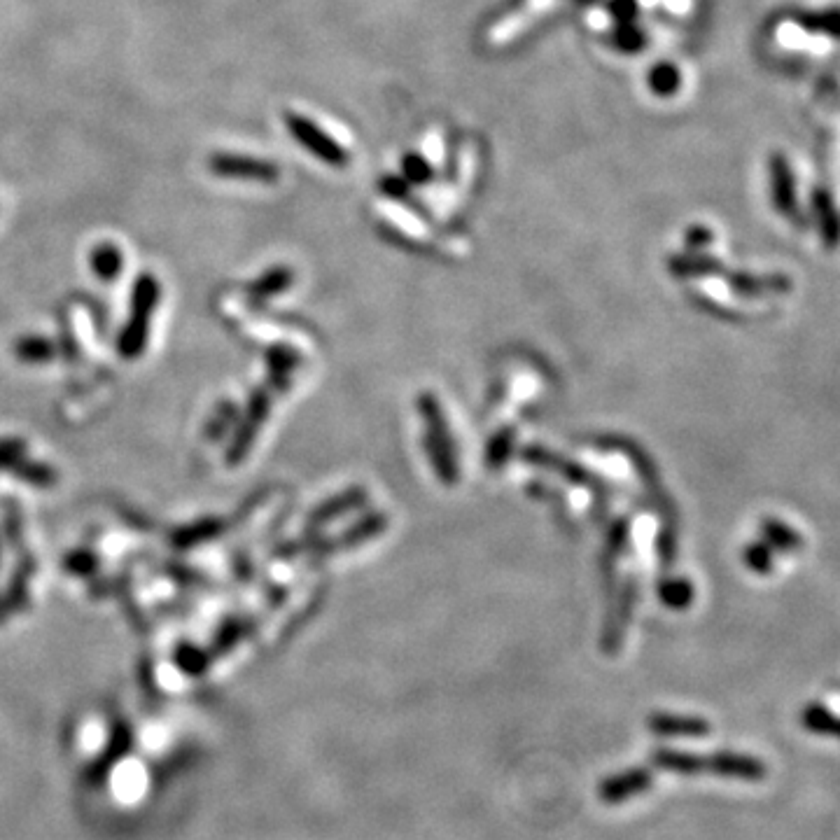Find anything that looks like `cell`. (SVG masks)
<instances>
[{
  "instance_id": "6da1fadb",
  "label": "cell",
  "mask_w": 840,
  "mask_h": 840,
  "mask_svg": "<svg viewBox=\"0 0 840 840\" xmlns=\"http://www.w3.org/2000/svg\"><path fill=\"white\" fill-rule=\"evenodd\" d=\"M283 122L290 131V136L306 147L308 152L315 154V157L325 161V164L332 166H343L348 161V154L343 147L336 143L334 138H329L325 131L320 129L318 124H313L311 119L299 115V112L287 110L283 115Z\"/></svg>"
},
{
  "instance_id": "7a4b0ae2",
  "label": "cell",
  "mask_w": 840,
  "mask_h": 840,
  "mask_svg": "<svg viewBox=\"0 0 840 840\" xmlns=\"http://www.w3.org/2000/svg\"><path fill=\"white\" fill-rule=\"evenodd\" d=\"M210 173L217 178L234 180H257V182H276L280 178V168L273 161L245 157V154L215 152L208 157Z\"/></svg>"
},
{
  "instance_id": "3957f363",
  "label": "cell",
  "mask_w": 840,
  "mask_h": 840,
  "mask_svg": "<svg viewBox=\"0 0 840 840\" xmlns=\"http://www.w3.org/2000/svg\"><path fill=\"white\" fill-rule=\"evenodd\" d=\"M705 773H712L717 777H731V780L759 782L768 775V768L766 763L756 759V756L738 752H717L712 756H705Z\"/></svg>"
},
{
  "instance_id": "277c9868",
  "label": "cell",
  "mask_w": 840,
  "mask_h": 840,
  "mask_svg": "<svg viewBox=\"0 0 840 840\" xmlns=\"http://www.w3.org/2000/svg\"><path fill=\"white\" fill-rule=\"evenodd\" d=\"M651 787V773L647 768H630L626 773L609 777L600 784L598 796L609 805L623 803L628 798L640 796Z\"/></svg>"
},
{
  "instance_id": "5b68a950",
  "label": "cell",
  "mask_w": 840,
  "mask_h": 840,
  "mask_svg": "<svg viewBox=\"0 0 840 840\" xmlns=\"http://www.w3.org/2000/svg\"><path fill=\"white\" fill-rule=\"evenodd\" d=\"M649 731L672 738H703L712 731L710 724L700 717H682V714H654L649 717Z\"/></svg>"
},
{
  "instance_id": "8992f818",
  "label": "cell",
  "mask_w": 840,
  "mask_h": 840,
  "mask_svg": "<svg viewBox=\"0 0 840 840\" xmlns=\"http://www.w3.org/2000/svg\"><path fill=\"white\" fill-rule=\"evenodd\" d=\"M801 724L808 733L826 735V738L840 740V717L838 714H833L826 705H819V703L805 705L801 712Z\"/></svg>"
},
{
  "instance_id": "52a82bcc",
  "label": "cell",
  "mask_w": 840,
  "mask_h": 840,
  "mask_svg": "<svg viewBox=\"0 0 840 840\" xmlns=\"http://www.w3.org/2000/svg\"><path fill=\"white\" fill-rule=\"evenodd\" d=\"M654 763L658 768L670 770L677 775H700L705 773V756L675 752V749H658L654 754Z\"/></svg>"
},
{
  "instance_id": "ba28073f",
  "label": "cell",
  "mask_w": 840,
  "mask_h": 840,
  "mask_svg": "<svg viewBox=\"0 0 840 840\" xmlns=\"http://www.w3.org/2000/svg\"><path fill=\"white\" fill-rule=\"evenodd\" d=\"M728 283L735 292L747 294V297H756V294L763 292H789L791 283L787 276H770V278H756V276H745V273H733L728 278Z\"/></svg>"
},
{
  "instance_id": "9c48e42d",
  "label": "cell",
  "mask_w": 840,
  "mask_h": 840,
  "mask_svg": "<svg viewBox=\"0 0 840 840\" xmlns=\"http://www.w3.org/2000/svg\"><path fill=\"white\" fill-rule=\"evenodd\" d=\"M761 535L766 539V544L770 549H780V551H798L803 546V539L801 535L794 528H789L787 523L777 521V518H763L761 521Z\"/></svg>"
},
{
  "instance_id": "30bf717a",
  "label": "cell",
  "mask_w": 840,
  "mask_h": 840,
  "mask_svg": "<svg viewBox=\"0 0 840 840\" xmlns=\"http://www.w3.org/2000/svg\"><path fill=\"white\" fill-rule=\"evenodd\" d=\"M91 269H94L103 280H112L122 271V252L117 245L103 243L91 250Z\"/></svg>"
},
{
  "instance_id": "8fae6325",
  "label": "cell",
  "mask_w": 840,
  "mask_h": 840,
  "mask_svg": "<svg viewBox=\"0 0 840 840\" xmlns=\"http://www.w3.org/2000/svg\"><path fill=\"white\" fill-rule=\"evenodd\" d=\"M745 563L752 567L754 572L766 574L773 570V551L766 542H756L745 549Z\"/></svg>"
},
{
  "instance_id": "7c38bea8",
  "label": "cell",
  "mask_w": 840,
  "mask_h": 840,
  "mask_svg": "<svg viewBox=\"0 0 840 840\" xmlns=\"http://www.w3.org/2000/svg\"><path fill=\"white\" fill-rule=\"evenodd\" d=\"M677 82H679L677 70L672 66H658V68L651 70V75H649L651 89H654L656 94H661V96L672 94V91L677 89Z\"/></svg>"
},
{
  "instance_id": "4fadbf2b",
  "label": "cell",
  "mask_w": 840,
  "mask_h": 840,
  "mask_svg": "<svg viewBox=\"0 0 840 840\" xmlns=\"http://www.w3.org/2000/svg\"><path fill=\"white\" fill-rule=\"evenodd\" d=\"M682 276H700V273H714L719 271L717 259H705V257H693V259H675V264L670 266Z\"/></svg>"
},
{
  "instance_id": "5bb4252c",
  "label": "cell",
  "mask_w": 840,
  "mask_h": 840,
  "mask_svg": "<svg viewBox=\"0 0 840 840\" xmlns=\"http://www.w3.org/2000/svg\"><path fill=\"white\" fill-rule=\"evenodd\" d=\"M17 353L21 357H26V360H47V357L52 355V346H49L47 341L28 339V341L17 343Z\"/></svg>"
},
{
  "instance_id": "9a60e30c",
  "label": "cell",
  "mask_w": 840,
  "mask_h": 840,
  "mask_svg": "<svg viewBox=\"0 0 840 840\" xmlns=\"http://www.w3.org/2000/svg\"><path fill=\"white\" fill-rule=\"evenodd\" d=\"M287 283H290V271H287V269H273L271 273H266L262 283H257L255 290L262 292V294H266V292H278V290H283V287Z\"/></svg>"
},
{
  "instance_id": "2e32d148",
  "label": "cell",
  "mask_w": 840,
  "mask_h": 840,
  "mask_svg": "<svg viewBox=\"0 0 840 840\" xmlns=\"http://www.w3.org/2000/svg\"><path fill=\"white\" fill-rule=\"evenodd\" d=\"M404 166H406V173H409L411 178H423V175H427V166L418 157L406 159Z\"/></svg>"
}]
</instances>
